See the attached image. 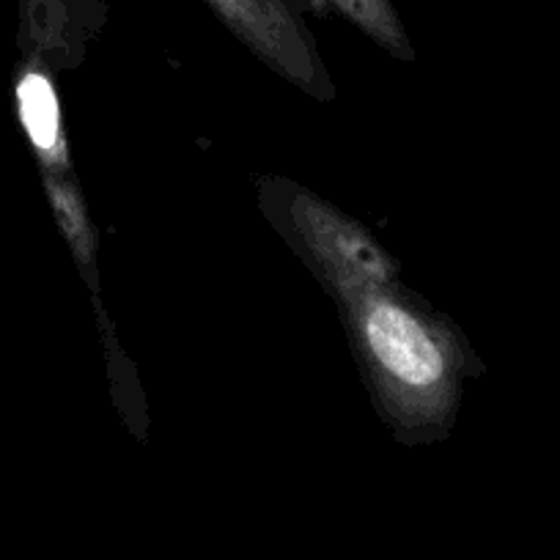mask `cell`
Instances as JSON below:
<instances>
[{"instance_id":"1","label":"cell","mask_w":560,"mask_h":560,"mask_svg":"<svg viewBox=\"0 0 560 560\" xmlns=\"http://www.w3.org/2000/svg\"><path fill=\"white\" fill-rule=\"evenodd\" d=\"M382 418L407 443L443 438L467 376L459 330L404 289H360L338 300Z\"/></svg>"},{"instance_id":"2","label":"cell","mask_w":560,"mask_h":560,"mask_svg":"<svg viewBox=\"0 0 560 560\" xmlns=\"http://www.w3.org/2000/svg\"><path fill=\"white\" fill-rule=\"evenodd\" d=\"M278 225L336 303L360 289L398 283L396 258L358 220L338 212L311 190L292 187L283 198Z\"/></svg>"},{"instance_id":"3","label":"cell","mask_w":560,"mask_h":560,"mask_svg":"<svg viewBox=\"0 0 560 560\" xmlns=\"http://www.w3.org/2000/svg\"><path fill=\"white\" fill-rule=\"evenodd\" d=\"M203 3L275 74L322 102L336 96L330 72L292 0H203Z\"/></svg>"},{"instance_id":"4","label":"cell","mask_w":560,"mask_h":560,"mask_svg":"<svg viewBox=\"0 0 560 560\" xmlns=\"http://www.w3.org/2000/svg\"><path fill=\"white\" fill-rule=\"evenodd\" d=\"M42 185L50 198L58 229H61L69 250L78 261L80 272L89 280L91 292L96 294V231L91 225L83 192H80L74 176H47V179H42Z\"/></svg>"},{"instance_id":"5","label":"cell","mask_w":560,"mask_h":560,"mask_svg":"<svg viewBox=\"0 0 560 560\" xmlns=\"http://www.w3.org/2000/svg\"><path fill=\"white\" fill-rule=\"evenodd\" d=\"M322 3L341 14L380 50L390 52L398 61H415L412 39L407 36L393 0H322Z\"/></svg>"}]
</instances>
